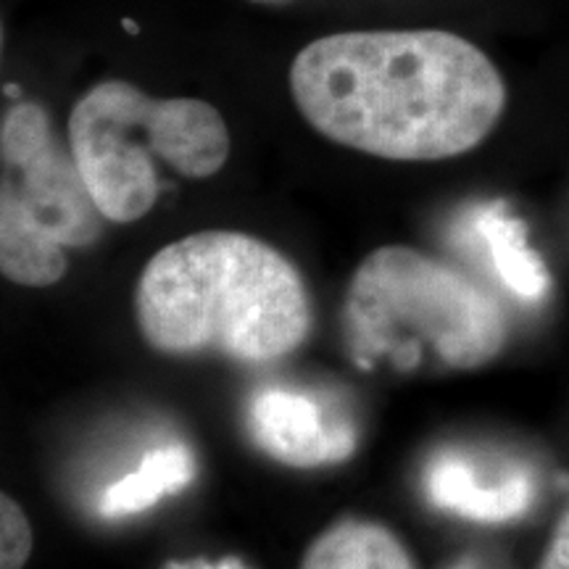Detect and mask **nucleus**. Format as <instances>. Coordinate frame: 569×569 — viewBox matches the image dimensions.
<instances>
[{
	"mask_svg": "<svg viewBox=\"0 0 569 569\" xmlns=\"http://www.w3.org/2000/svg\"><path fill=\"white\" fill-rule=\"evenodd\" d=\"M288 84L319 134L388 161H443L472 151L507 109L496 63L446 30L327 34L298 51Z\"/></svg>",
	"mask_w": 569,
	"mask_h": 569,
	"instance_id": "1",
	"label": "nucleus"
},
{
	"mask_svg": "<svg viewBox=\"0 0 569 569\" xmlns=\"http://www.w3.org/2000/svg\"><path fill=\"white\" fill-rule=\"evenodd\" d=\"M134 319L159 353L272 365L306 343L315 311L301 272L274 246L248 232L206 230L148 261Z\"/></svg>",
	"mask_w": 569,
	"mask_h": 569,
	"instance_id": "2",
	"label": "nucleus"
},
{
	"mask_svg": "<svg viewBox=\"0 0 569 569\" xmlns=\"http://www.w3.org/2000/svg\"><path fill=\"white\" fill-rule=\"evenodd\" d=\"M343 327L361 367L388 359L396 369H417L430 359L475 369L509 338L507 311L488 288L409 246H382L356 267Z\"/></svg>",
	"mask_w": 569,
	"mask_h": 569,
	"instance_id": "3",
	"label": "nucleus"
},
{
	"mask_svg": "<svg viewBox=\"0 0 569 569\" xmlns=\"http://www.w3.org/2000/svg\"><path fill=\"white\" fill-rule=\"evenodd\" d=\"M69 148L106 222L132 224L161 196V169L209 180L230 159V130L201 98H151L127 80L92 84L71 106Z\"/></svg>",
	"mask_w": 569,
	"mask_h": 569,
	"instance_id": "4",
	"label": "nucleus"
},
{
	"mask_svg": "<svg viewBox=\"0 0 569 569\" xmlns=\"http://www.w3.org/2000/svg\"><path fill=\"white\" fill-rule=\"evenodd\" d=\"M0 269L24 288H48L67 274V248L103 234L74 153L40 103H13L0 124Z\"/></svg>",
	"mask_w": 569,
	"mask_h": 569,
	"instance_id": "5",
	"label": "nucleus"
},
{
	"mask_svg": "<svg viewBox=\"0 0 569 569\" xmlns=\"http://www.w3.org/2000/svg\"><path fill=\"white\" fill-rule=\"evenodd\" d=\"M248 436L267 453L293 469L340 465L356 451V427L346 415L301 390L261 388L246 409Z\"/></svg>",
	"mask_w": 569,
	"mask_h": 569,
	"instance_id": "6",
	"label": "nucleus"
},
{
	"mask_svg": "<svg viewBox=\"0 0 569 569\" xmlns=\"http://www.w3.org/2000/svg\"><path fill=\"white\" fill-rule=\"evenodd\" d=\"M425 490L432 507L475 522H509L522 517L536 498V482L525 469L488 475L478 461L453 451L430 461Z\"/></svg>",
	"mask_w": 569,
	"mask_h": 569,
	"instance_id": "7",
	"label": "nucleus"
},
{
	"mask_svg": "<svg viewBox=\"0 0 569 569\" xmlns=\"http://www.w3.org/2000/svg\"><path fill=\"white\" fill-rule=\"evenodd\" d=\"M465 234L488 272L509 296L522 303L543 301L551 288V274L543 259L530 248L525 224L511 217L507 206H478L469 217Z\"/></svg>",
	"mask_w": 569,
	"mask_h": 569,
	"instance_id": "8",
	"label": "nucleus"
},
{
	"mask_svg": "<svg viewBox=\"0 0 569 569\" xmlns=\"http://www.w3.org/2000/svg\"><path fill=\"white\" fill-rule=\"evenodd\" d=\"M301 569H417L403 540L369 519L346 517L319 532Z\"/></svg>",
	"mask_w": 569,
	"mask_h": 569,
	"instance_id": "9",
	"label": "nucleus"
},
{
	"mask_svg": "<svg viewBox=\"0 0 569 569\" xmlns=\"http://www.w3.org/2000/svg\"><path fill=\"white\" fill-rule=\"evenodd\" d=\"M196 478V459L188 446L169 443L153 448L140 459L138 469L111 482L98 498V515L122 519L151 509L161 498L180 493Z\"/></svg>",
	"mask_w": 569,
	"mask_h": 569,
	"instance_id": "10",
	"label": "nucleus"
},
{
	"mask_svg": "<svg viewBox=\"0 0 569 569\" xmlns=\"http://www.w3.org/2000/svg\"><path fill=\"white\" fill-rule=\"evenodd\" d=\"M32 525L11 496H0V569H24L32 553Z\"/></svg>",
	"mask_w": 569,
	"mask_h": 569,
	"instance_id": "11",
	"label": "nucleus"
},
{
	"mask_svg": "<svg viewBox=\"0 0 569 569\" xmlns=\"http://www.w3.org/2000/svg\"><path fill=\"white\" fill-rule=\"evenodd\" d=\"M538 569H569V509L559 519Z\"/></svg>",
	"mask_w": 569,
	"mask_h": 569,
	"instance_id": "12",
	"label": "nucleus"
},
{
	"mask_svg": "<svg viewBox=\"0 0 569 569\" xmlns=\"http://www.w3.org/2000/svg\"><path fill=\"white\" fill-rule=\"evenodd\" d=\"M163 569H248L243 559L238 557H224L219 561H209V559H184V561H167Z\"/></svg>",
	"mask_w": 569,
	"mask_h": 569,
	"instance_id": "13",
	"label": "nucleus"
},
{
	"mask_svg": "<svg viewBox=\"0 0 569 569\" xmlns=\"http://www.w3.org/2000/svg\"><path fill=\"white\" fill-rule=\"evenodd\" d=\"M453 569H475V565H469V561H461V565L453 567Z\"/></svg>",
	"mask_w": 569,
	"mask_h": 569,
	"instance_id": "14",
	"label": "nucleus"
}]
</instances>
